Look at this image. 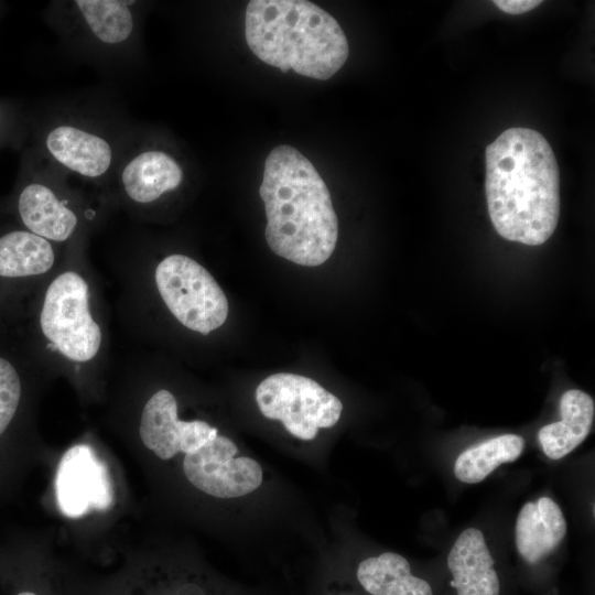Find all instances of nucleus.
<instances>
[{"mask_svg":"<svg viewBox=\"0 0 595 595\" xmlns=\"http://www.w3.org/2000/svg\"><path fill=\"white\" fill-rule=\"evenodd\" d=\"M6 122H7V118H6V111L4 109L0 108V130H6Z\"/></svg>","mask_w":595,"mask_h":595,"instance_id":"4be33fe9","label":"nucleus"},{"mask_svg":"<svg viewBox=\"0 0 595 595\" xmlns=\"http://www.w3.org/2000/svg\"><path fill=\"white\" fill-rule=\"evenodd\" d=\"M72 180L32 149L14 198L23 228L62 247L89 235L102 216L104 207L95 204L109 206L74 186Z\"/></svg>","mask_w":595,"mask_h":595,"instance_id":"423d86ee","label":"nucleus"},{"mask_svg":"<svg viewBox=\"0 0 595 595\" xmlns=\"http://www.w3.org/2000/svg\"><path fill=\"white\" fill-rule=\"evenodd\" d=\"M154 284L165 307L184 327L201 335L219 328L228 301L214 277L183 253H171L154 268Z\"/></svg>","mask_w":595,"mask_h":595,"instance_id":"1a4fd4ad","label":"nucleus"},{"mask_svg":"<svg viewBox=\"0 0 595 595\" xmlns=\"http://www.w3.org/2000/svg\"><path fill=\"white\" fill-rule=\"evenodd\" d=\"M185 181V169L150 128L138 123L107 193L110 207L132 216L147 215Z\"/></svg>","mask_w":595,"mask_h":595,"instance_id":"6e6552de","label":"nucleus"},{"mask_svg":"<svg viewBox=\"0 0 595 595\" xmlns=\"http://www.w3.org/2000/svg\"><path fill=\"white\" fill-rule=\"evenodd\" d=\"M139 0H54L43 12L63 53L110 75L136 72L142 58Z\"/></svg>","mask_w":595,"mask_h":595,"instance_id":"39448f33","label":"nucleus"},{"mask_svg":"<svg viewBox=\"0 0 595 595\" xmlns=\"http://www.w3.org/2000/svg\"><path fill=\"white\" fill-rule=\"evenodd\" d=\"M256 402L263 416L282 422L303 441L315 439L320 429L334 426L343 403L315 380L290 372L273 374L256 389Z\"/></svg>","mask_w":595,"mask_h":595,"instance_id":"9d476101","label":"nucleus"},{"mask_svg":"<svg viewBox=\"0 0 595 595\" xmlns=\"http://www.w3.org/2000/svg\"><path fill=\"white\" fill-rule=\"evenodd\" d=\"M566 533V521L559 505L549 497L526 502L520 509L515 529L516 547L520 556L536 564L561 543Z\"/></svg>","mask_w":595,"mask_h":595,"instance_id":"2eb2a0df","label":"nucleus"},{"mask_svg":"<svg viewBox=\"0 0 595 595\" xmlns=\"http://www.w3.org/2000/svg\"><path fill=\"white\" fill-rule=\"evenodd\" d=\"M357 578L371 595H433L425 580L412 575L405 558L393 552L361 561L357 567Z\"/></svg>","mask_w":595,"mask_h":595,"instance_id":"a211bd4d","label":"nucleus"},{"mask_svg":"<svg viewBox=\"0 0 595 595\" xmlns=\"http://www.w3.org/2000/svg\"><path fill=\"white\" fill-rule=\"evenodd\" d=\"M595 413L592 397L578 389L560 399L561 420L542 426L538 440L547 457L560 459L575 450L589 434Z\"/></svg>","mask_w":595,"mask_h":595,"instance_id":"f3484780","label":"nucleus"},{"mask_svg":"<svg viewBox=\"0 0 595 595\" xmlns=\"http://www.w3.org/2000/svg\"><path fill=\"white\" fill-rule=\"evenodd\" d=\"M238 447L227 436L217 435L183 459L187 480L198 490L220 499L246 496L263 480L261 465L248 456H237Z\"/></svg>","mask_w":595,"mask_h":595,"instance_id":"9b49d317","label":"nucleus"},{"mask_svg":"<svg viewBox=\"0 0 595 595\" xmlns=\"http://www.w3.org/2000/svg\"><path fill=\"white\" fill-rule=\"evenodd\" d=\"M485 192L490 220L505 239L545 242L560 216V173L547 139L530 128H510L486 148Z\"/></svg>","mask_w":595,"mask_h":595,"instance_id":"f03ea898","label":"nucleus"},{"mask_svg":"<svg viewBox=\"0 0 595 595\" xmlns=\"http://www.w3.org/2000/svg\"><path fill=\"white\" fill-rule=\"evenodd\" d=\"M138 123L117 98L102 90L48 97L30 119L33 149L108 206L115 171Z\"/></svg>","mask_w":595,"mask_h":595,"instance_id":"f257e3e1","label":"nucleus"},{"mask_svg":"<svg viewBox=\"0 0 595 595\" xmlns=\"http://www.w3.org/2000/svg\"><path fill=\"white\" fill-rule=\"evenodd\" d=\"M93 285L74 266L53 273L36 313L37 333L46 350L72 366L100 360L105 331L95 309Z\"/></svg>","mask_w":595,"mask_h":595,"instance_id":"0eeeda50","label":"nucleus"},{"mask_svg":"<svg viewBox=\"0 0 595 595\" xmlns=\"http://www.w3.org/2000/svg\"><path fill=\"white\" fill-rule=\"evenodd\" d=\"M259 194L266 240L275 255L304 267H317L332 256L337 216L324 180L301 152L275 147L266 160Z\"/></svg>","mask_w":595,"mask_h":595,"instance_id":"7ed1b4c3","label":"nucleus"},{"mask_svg":"<svg viewBox=\"0 0 595 595\" xmlns=\"http://www.w3.org/2000/svg\"><path fill=\"white\" fill-rule=\"evenodd\" d=\"M245 36L263 63L326 80L345 64L349 46L338 22L305 0H251L245 14Z\"/></svg>","mask_w":595,"mask_h":595,"instance_id":"20e7f679","label":"nucleus"},{"mask_svg":"<svg viewBox=\"0 0 595 595\" xmlns=\"http://www.w3.org/2000/svg\"><path fill=\"white\" fill-rule=\"evenodd\" d=\"M56 498L61 511L72 518L111 505L107 469L88 445H75L62 457L56 474Z\"/></svg>","mask_w":595,"mask_h":595,"instance_id":"ddd939ff","label":"nucleus"},{"mask_svg":"<svg viewBox=\"0 0 595 595\" xmlns=\"http://www.w3.org/2000/svg\"><path fill=\"white\" fill-rule=\"evenodd\" d=\"M139 435L143 445L161 459L178 453L191 454L218 435V430L203 420L178 419L174 394L160 389L143 405Z\"/></svg>","mask_w":595,"mask_h":595,"instance_id":"f8f14e48","label":"nucleus"},{"mask_svg":"<svg viewBox=\"0 0 595 595\" xmlns=\"http://www.w3.org/2000/svg\"><path fill=\"white\" fill-rule=\"evenodd\" d=\"M62 246L25 228L0 235V278L34 279L53 273L58 267Z\"/></svg>","mask_w":595,"mask_h":595,"instance_id":"dca6fc26","label":"nucleus"},{"mask_svg":"<svg viewBox=\"0 0 595 595\" xmlns=\"http://www.w3.org/2000/svg\"><path fill=\"white\" fill-rule=\"evenodd\" d=\"M23 382L17 366L0 356V441L14 423L22 404Z\"/></svg>","mask_w":595,"mask_h":595,"instance_id":"aec40b11","label":"nucleus"},{"mask_svg":"<svg viewBox=\"0 0 595 595\" xmlns=\"http://www.w3.org/2000/svg\"><path fill=\"white\" fill-rule=\"evenodd\" d=\"M542 1L538 0H495L496 4L501 11L508 14H521L530 10L536 9Z\"/></svg>","mask_w":595,"mask_h":595,"instance_id":"412c9836","label":"nucleus"},{"mask_svg":"<svg viewBox=\"0 0 595 595\" xmlns=\"http://www.w3.org/2000/svg\"><path fill=\"white\" fill-rule=\"evenodd\" d=\"M494 563L483 532L476 528L462 531L447 555L456 595H499Z\"/></svg>","mask_w":595,"mask_h":595,"instance_id":"4468645a","label":"nucleus"},{"mask_svg":"<svg viewBox=\"0 0 595 595\" xmlns=\"http://www.w3.org/2000/svg\"><path fill=\"white\" fill-rule=\"evenodd\" d=\"M17 595H37V594H35V593H33L31 591H22V592L18 593Z\"/></svg>","mask_w":595,"mask_h":595,"instance_id":"5701e85b","label":"nucleus"},{"mask_svg":"<svg viewBox=\"0 0 595 595\" xmlns=\"http://www.w3.org/2000/svg\"><path fill=\"white\" fill-rule=\"evenodd\" d=\"M523 448V437L511 433L480 442L457 456L454 475L465 484L479 483L501 464L519 458Z\"/></svg>","mask_w":595,"mask_h":595,"instance_id":"6ab92c4d","label":"nucleus"}]
</instances>
